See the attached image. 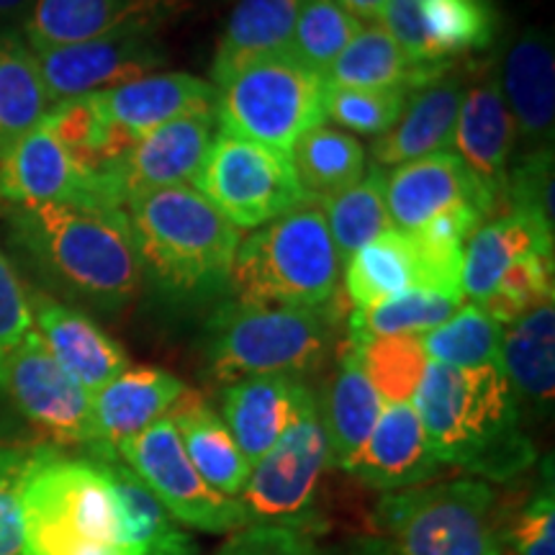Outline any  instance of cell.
<instances>
[{
	"mask_svg": "<svg viewBox=\"0 0 555 555\" xmlns=\"http://www.w3.org/2000/svg\"><path fill=\"white\" fill-rule=\"evenodd\" d=\"M9 227L31 268L60 294L116 311L142 288L144 268L124 208L18 204L9 208Z\"/></svg>",
	"mask_w": 555,
	"mask_h": 555,
	"instance_id": "1",
	"label": "cell"
},
{
	"mask_svg": "<svg viewBox=\"0 0 555 555\" xmlns=\"http://www.w3.org/2000/svg\"><path fill=\"white\" fill-rule=\"evenodd\" d=\"M412 406L442 466L466 468L496 481L530 466L532 446L519 433V404L502 363H429Z\"/></svg>",
	"mask_w": 555,
	"mask_h": 555,
	"instance_id": "2",
	"label": "cell"
},
{
	"mask_svg": "<svg viewBox=\"0 0 555 555\" xmlns=\"http://www.w3.org/2000/svg\"><path fill=\"white\" fill-rule=\"evenodd\" d=\"M142 268L172 296H217L229 288L242 242L234 227L193 185L137 191L124 201Z\"/></svg>",
	"mask_w": 555,
	"mask_h": 555,
	"instance_id": "3",
	"label": "cell"
},
{
	"mask_svg": "<svg viewBox=\"0 0 555 555\" xmlns=\"http://www.w3.org/2000/svg\"><path fill=\"white\" fill-rule=\"evenodd\" d=\"M26 555H134L121 502L99 457L34 450L21 486Z\"/></svg>",
	"mask_w": 555,
	"mask_h": 555,
	"instance_id": "4",
	"label": "cell"
},
{
	"mask_svg": "<svg viewBox=\"0 0 555 555\" xmlns=\"http://www.w3.org/2000/svg\"><path fill=\"white\" fill-rule=\"evenodd\" d=\"M339 309L229 301L208 322L206 363L219 384L249 376H307L337 343Z\"/></svg>",
	"mask_w": 555,
	"mask_h": 555,
	"instance_id": "5",
	"label": "cell"
},
{
	"mask_svg": "<svg viewBox=\"0 0 555 555\" xmlns=\"http://www.w3.org/2000/svg\"><path fill=\"white\" fill-rule=\"evenodd\" d=\"M339 268L324 211L304 206L240 242L229 288L245 304L319 309L335 301Z\"/></svg>",
	"mask_w": 555,
	"mask_h": 555,
	"instance_id": "6",
	"label": "cell"
},
{
	"mask_svg": "<svg viewBox=\"0 0 555 555\" xmlns=\"http://www.w3.org/2000/svg\"><path fill=\"white\" fill-rule=\"evenodd\" d=\"M217 90L221 131L281 152L327 119V80L291 52L234 67Z\"/></svg>",
	"mask_w": 555,
	"mask_h": 555,
	"instance_id": "7",
	"label": "cell"
},
{
	"mask_svg": "<svg viewBox=\"0 0 555 555\" xmlns=\"http://www.w3.org/2000/svg\"><path fill=\"white\" fill-rule=\"evenodd\" d=\"M376 522L397 555H502L496 494L478 478L384 494Z\"/></svg>",
	"mask_w": 555,
	"mask_h": 555,
	"instance_id": "8",
	"label": "cell"
},
{
	"mask_svg": "<svg viewBox=\"0 0 555 555\" xmlns=\"http://www.w3.org/2000/svg\"><path fill=\"white\" fill-rule=\"evenodd\" d=\"M196 189L240 229H258L309 206L288 152L219 131Z\"/></svg>",
	"mask_w": 555,
	"mask_h": 555,
	"instance_id": "9",
	"label": "cell"
},
{
	"mask_svg": "<svg viewBox=\"0 0 555 555\" xmlns=\"http://www.w3.org/2000/svg\"><path fill=\"white\" fill-rule=\"evenodd\" d=\"M116 455L142 478L159 504L183 527L208 535H232L234 530L249 525L240 499L219 494L193 468L170 416L121 446Z\"/></svg>",
	"mask_w": 555,
	"mask_h": 555,
	"instance_id": "10",
	"label": "cell"
},
{
	"mask_svg": "<svg viewBox=\"0 0 555 555\" xmlns=\"http://www.w3.org/2000/svg\"><path fill=\"white\" fill-rule=\"evenodd\" d=\"M0 388L54 446L93 448L90 393L54 360L34 327L0 360Z\"/></svg>",
	"mask_w": 555,
	"mask_h": 555,
	"instance_id": "11",
	"label": "cell"
},
{
	"mask_svg": "<svg viewBox=\"0 0 555 555\" xmlns=\"http://www.w3.org/2000/svg\"><path fill=\"white\" fill-rule=\"evenodd\" d=\"M463 247H437L414 232L391 227L347 260L345 291L356 309L373 307L404 291L463 296Z\"/></svg>",
	"mask_w": 555,
	"mask_h": 555,
	"instance_id": "12",
	"label": "cell"
},
{
	"mask_svg": "<svg viewBox=\"0 0 555 555\" xmlns=\"http://www.w3.org/2000/svg\"><path fill=\"white\" fill-rule=\"evenodd\" d=\"M380 26L412 65L446 69L489 50L499 16L491 0H388Z\"/></svg>",
	"mask_w": 555,
	"mask_h": 555,
	"instance_id": "13",
	"label": "cell"
},
{
	"mask_svg": "<svg viewBox=\"0 0 555 555\" xmlns=\"http://www.w3.org/2000/svg\"><path fill=\"white\" fill-rule=\"evenodd\" d=\"M330 466V446L319 412L304 416L253 466L240 504L249 525H294L314 502Z\"/></svg>",
	"mask_w": 555,
	"mask_h": 555,
	"instance_id": "14",
	"label": "cell"
},
{
	"mask_svg": "<svg viewBox=\"0 0 555 555\" xmlns=\"http://www.w3.org/2000/svg\"><path fill=\"white\" fill-rule=\"evenodd\" d=\"M0 198L18 204H65L93 211H121L127 189L119 178L80 170L62 144L39 127L0 163Z\"/></svg>",
	"mask_w": 555,
	"mask_h": 555,
	"instance_id": "15",
	"label": "cell"
},
{
	"mask_svg": "<svg viewBox=\"0 0 555 555\" xmlns=\"http://www.w3.org/2000/svg\"><path fill=\"white\" fill-rule=\"evenodd\" d=\"M52 103L101 93L168 65V52L157 34H116L34 52Z\"/></svg>",
	"mask_w": 555,
	"mask_h": 555,
	"instance_id": "16",
	"label": "cell"
},
{
	"mask_svg": "<svg viewBox=\"0 0 555 555\" xmlns=\"http://www.w3.org/2000/svg\"><path fill=\"white\" fill-rule=\"evenodd\" d=\"M196 0H34L24 16V39L34 52L116 34H159Z\"/></svg>",
	"mask_w": 555,
	"mask_h": 555,
	"instance_id": "17",
	"label": "cell"
},
{
	"mask_svg": "<svg viewBox=\"0 0 555 555\" xmlns=\"http://www.w3.org/2000/svg\"><path fill=\"white\" fill-rule=\"evenodd\" d=\"M450 147L502 206L506 172L517 150V131L504 103L502 82L491 65L474 69V78L457 108Z\"/></svg>",
	"mask_w": 555,
	"mask_h": 555,
	"instance_id": "18",
	"label": "cell"
},
{
	"mask_svg": "<svg viewBox=\"0 0 555 555\" xmlns=\"http://www.w3.org/2000/svg\"><path fill=\"white\" fill-rule=\"evenodd\" d=\"M461 204H474L483 217L499 211L494 196L453 150L412 159L386 172L388 219L401 232H414L437 214Z\"/></svg>",
	"mask_w": 555,
	"mask_h": 555,
	"instance_id": "19",
	"label": "cell"
},
{
	"mask_svg": "<svg viewBox=\"0 0 555 555\" xmlns=\"http://www.w3.org/2000/svg\"><path fill=\"white\" fill-rule=\"evenodd\" d=\"M311 412H317V393L301 378L283 373L234 380L221 393V420L249 466Z\"/></svg>",
	"mask_w": 555,
	"mask_h": 555,
	"instance_id": "20",
	"label": "cell"
},
{
	"mask_svg": "<svg viewBox=\"0 0 555 555\" xmlns=\"http://www.w3.org/2000/svg\"><path fill=\"white\" fill-rule=\"evenodd\" d=\"M499 82L515 121L517 155L553 150L555 50L551 31L535 26L519 31L506 47Z\"/></svg>",
	"mask_w": 555,
	"mask_h": 555,
	"instance_id": "21",
	"label": "cell"
},
{
	"mask_svg": "<svg viewBox=\"0 0 555 555\" xmlns=\"http://www.w3.org/2000/svg\"><path fill=\"white\" fill-rule=\"evenodd\" d=\"M442 468L414 406L384 404L373 433L343 470L371 489L393 494L433 481Z\"/></svg>",
	"mask_w": 555,
	"mask_h": 555,
	"instance_id": "22",
	"label": "cell"
},
{
	"mask_svg": "<svg viewBox=\"0 0 555 555\" xmlns=\"http://www.w3.org/2000/svg\"><path fill=\"white\" fill-rule=\"evenodd\" d=\"M474 65L457 62L425 86L409 93L404 114L386 134L373 142V165H404L412 159L446 152L453 142V129Z\"/></svg>",
	"mask_w": 555,
	"mask_h": 555,
	"instance_id": "23",
	"label": "cell"
},
{
	"mask_svg": "<svg viewBox=\"0 0 555 555\" xmlns=\"http://www.w3.org/2000/svg\"><path fill=\"white\" fill-rule=\"evenodd\" d=\"M31 327L44 339L47 350L93 397L129 367L124 347L108 337L82 311L54 301L37 288H26Z\"/></svg>",
	"mask_w": 555,
	"mask_h": 555,
	"instance_id": "24",
	"label": "cell"
},
{
	"mask_svg": "<svg viewBox=\"0 0 555 555\" xmlns=\"http://www.w3.org/2000/svg\"><path fill=\"white\" fill-rule=\"evenodd\" d=\"M185 393V384L159 367H127L93 401V457H119L121 446L165 420L172 404Z\"/></svg>",
	"mask_w": 555,
	"mask_h": 555,
	"instance_id": "25",
	"label": "cell"
},
{
	"mask_svg": "<svg viewBox=\"0 0 555 555\" xmlns=\"http://www.w3.org/2000/svg\"><path fill=\"white\" fill-rule=\"evenodd\" d=\"M214 127L217 114H189L139 137L121 168L127 196L196 183L214 144Z\"/></svg>",
	"mask_w": 555,
	"mask_h": 555,
	"instance_id": "26",
	"label": "cell"
},
{
	"mask_svg": "<svg viewBox=\"0 0 555 555\" xmlns=\"http://www.w3.org/2000/svg\"><path fill=\"white\" fill-rule=\"evenodd\" d=\"M532 255H553V229L517 211H504L496 219L486 221L463 247V298L483 307L496 294L504 275L519 260Z\"/></svg>",
	"mask_w": 555,
	"mask_h": 555,
	"instance_id": "27",
	"label": "cell"
},
{
	"mask_svg": "<svg viewBox=\"0 0 555 555\" xmlns=\"http://www.w3.org/2000/svg\"><path fill=\"white\" fill-rule=\"evenodd\" d=\"M99 95L111 119L134 137H144L180 116L217 114L219 90L189 73H152Z\"/></svg>",
	"mask_w": 555,
	"mask_h": 555,
	"instance_id": "28",
	"label": "cell"
},
{
	"mask_svg": "<svg viewBox=\"0 0 555 555\" xmlns=\"http://www.w3.org/2000/svg\"><path fill=\"white\" fill-rule=\"evenodd\" d=\"M317 412L330 446V466L345 468V463L363 448L367 435L376 427L384 401L367 380L360 365L356 345L339 347V365L330 378L322 399L317 397Z\"/></svg>",
	"mask_w": 555,
	"mask_h": 555,
	"instance_id": "29",
	"label": "cell"
},
{
	"mask_svg": "<svg viewBox=\"0 0 555 555\" xmlns=\"http://www.w3.org/2000/svg\"><path fill=\"white\" fill-rule=\"evenodd\" d=\"M41 127L50 129L80 170L119 180L124 159L139 139L111 119L99 93L54 103Z\"/></svg>",
	"mask_w": 555,
	"mask_h": 555,
	"instance_id": "30",
	"label": "cell"
},
{
	"mask_svg": "<svg viewBox=\"0 0 555 555\" xmlns=\"http://www.w3.org/2000/svg\"><path fill=\"white\" fill-rule=\"evenodd\" d=\"M168 416L178 429L185 455L191 457L193 468L204 476V481L219 494L240 499L253 466L229 433L224 420L217 414V409L208 404L206 397L185 388Z\"/></svg>",
	"mask_w": 555,
	"mask_h": 555,
	"instance_id": "31",
	"label": "cell"
},
{
	"mask_svg": "<svg viewBox=\"0 0 555 555\" xmlns=\"http://www.w3.org/2000/svg\"><path fill=\"white\" fill-rule=\"evenodd\" d=\"M502 367L517 404L538 412L553 406L555 393V296L522 311L502 335Z\"/></svg>",
	"mask_w": 555,
	"mask_h": 555,
	"instance_id": "32",
	"label": "cell"
},
{
	"mask_svg": "<svg viewBox=\"0 0 555 555\" xmlns=\"http://www.w3.org/2000/svg\"><path fill=\"white\" fill-rule=\"evenodd\" d=\"M301 3L304 0H237L211 62L214 86L249 60L288 52Z\"/></svg>",
	"mask_w": 555,
	"mask_h": 555,
	"instance_id": "33",
	"label": "cell"
},
{
	"mask_svg": "<svg viewBox=\"0 0 555 555\" xmlns=\"http://www.w3.org/2000/svg\"><path fill=\"white\" fill-rule=\"evenodd\" d=\"M52 108L37 54L16 31L0 34V163Z\"/></svg>",
	"mask_w": 555,
	"mask_h": 555,
	"instance_id": "34",
	"label": "cell"
},
{
	"mask_svg": "<svg viewBox=\"0 0 555 555\" xmlns=\"http://www.w3.org/2000/svg\"><path fill=\"white\" fill-rule=\"evenodd\" d=\"M448 69V67H446ZM446 69H425L409 62L404 50L380 24L363 26L356 39L324 73L330 88H409L425 86Z\"/></svg>",
	"mask_w": 555,
	"mask_h": 555,
	"instance_id": "35",
	"label": "cell"
},
{
	"mask_svg": "<svg viewBox=\"0 0 555 555\" xmlns=\"http://www.w3.org/2000/svg\"><path fill=\"white\" fill-rule=\"evenodd\" d=\"M121 502L124 527L134 555H196V543L183 525L159 504L121 457H99Z\"/></svg>",
	"mask_w": 555,
	"mask_h": 555,
	"instance_id": "36",
	"label": "cell"
},
{
	"mask_svg": "<svg viewBox=\"0 0 555 555\" xmlns=\"http://www.w3.org/2000/svg\"><path fill=\"white\" fill-rule=\"evenodd\" d=\"M291 165L309 204L330 201L356 185L365 170V150L356 137L335 127L309 129L291 144Z\"/></svg>",
	"mask_w": 555,
	"mask_h": 555,
	"instance_id": "37",
	"label": "cell"
},
{
	"mask_svg": "<svg viewBox=\"0 0 555 555\" xmlns=\"http://www.w3.org/2000/svg\"><path fill=\"white\" fill-rule=\"evenodd\" d=\"M463 307V296L437 294V291H404L373 307L352 311L347 322V339L365 343L376 337L422 335L446 324Z\"/></svg>",
	"mask_w": 555,
	"mask_h": 555,
	"instance_id": "38",
	"label": "cell"
},
{
	"mask_svg": "<svg viewBox=\"0 0 555 555\" xmlns=\"http://www.w3.org/2000/svg\"><path fill=\"white\" fill-rule=\"evenodd\" d=\"M324 219L343 262L380 232L391 229L386 208V170H380V165H371L367 176L356 185L324 201Z\"/></svg>",
	"mask_w": 555,
	"mask_h": 555,
	"instance_id": "39",
	"label": "cell"
},
{
	"mask_svg": "<svg viewBox=\"0 0 555 555\" xmlns=\"http://www.w3.org/2000/svg\"><path fill=\"white\" fill-rule=\"evenodd\" d=\"M504 327L476 304H463L440 327L422 332L429 363L450 367H481L502 363Z\"/></svg>",
	"mask_w": 555,
	"mask_h": 555,
	"instance_id": "40",
	"label": "cell"
},
{
	"mask_svg": "<svg viewBox=\"0 0 555 555\" xmlns=\"http://www.w3.org/2000/svg\"><path fill=\"white\" fill-rule=\"evenodd\" d=\"M356 350L367 380L376 388L384 404H412L429 365L420 335L365 339L356 345Z\"/></svg>",
	"mask_w": 555,
	"mask_h": 555,
	"instance_id": "41",
	"label": "cell"
},
{
	"mask_svg": "<svg viewBox=\"0 0 555 555\" xmlns=\"http://www.w3.org/2000/svg\"><path fill=\"white\" fill-rule=\"evenodd\" d=\"M360 29L363 21L347 13L337 0H304L288 52L324 75Z\"/></svg>",
	"mask_w": 555,
	"mask_h": 555,
	"instance_id": "42",
	"label": "cell"
},
{
	"mask_svg": "<svg viewBox=\"0 0 555 555\" xmlns=\"http://www.w3.org/2000/svg\"><path fill=\"white\" fill-rule=\"evenodd\" d=\"M409 88H330L327 119L358 134H386L404 114Z\"/></svg>",
	"mask_w": 555,
	"mask_h": 555,
	"instance_id": "43",
	"label": "cell"
},
{
	"mask_svg": "<svg viewBox=\"0 0 555 555\" xmlns=\"http://www.w3.org/2000/svg\"><path fill=\"white\" fill-rule=\"evenodd\" d=\"M553 150L517 155L506 172L504 204L506 211L525 214L547 229H555L553 219Z\"/></svg>",
	"mask_w": 555,
	"mask_h": 555,
	"instance_id": "44",
	"label": "cell"
},
{
	"mask_svg": "<svg viewBox=\"0 0 555 555\" xmlns=\"http://www.w3.org/2000/svg\"><path fill=\"white\" fill-rule=\"evenodd\" d=\"M34 450L0 446V555H26L21 530V486Z\"/></svg>",
	"mask_w": 555,
	"mask_h": 555,
	"instance_id": "45",
	"label": "cell"
},
{
	"mask_svg": "<svg viewBox=\"0 0 555 555\" xmlns=\"http://www.w3.org/2000/svg\"><path fill=\"white\" fill-rule=\"evenodd\" d=\"M217 555H317V547L296 525L260 522L234 530Z\"/></svg>",
	"mask_w": 555,
	"mask_h": 555,
	"instance_id": "46",
	"label": "cell"
},
{
	"mask_svg": "<svg viewBox=\"0 0 555 555\" xmlns=\"http://www.w3.org/2000/svg\"><path fill=\"white\" fill-rule=\"evenodd\" d=\"M506 538L515 555H555V502L551 486L519 512Z\"/></svg>",
	"mask_w": 555,
	"mask_h": 555,
	"instance_id": "47",
	"label": "cell"
},
{
	"mask_svg": "<svg viewBox=\"0 0 555 555\" xmlns=\"http://www.w3.org/2000/svg\"><path fill=\"white\" fill-rule=\"evenodd\" d=\"M31 330V311L26 286L0 249V360Z\"/></svg>",
	"mask_w": 555,
	"mask_h": 555,
	"instance_id": "48",
	"label": "cell"
},
{
	"mask_svg": "<svg viewBox=\"0 0 555 555\" xmlns=\"http://www.w3.org/2000/svg\"><path fill=\"white\" fill-rule=\"evenodd\" d=\"M337 3L360 21H380L388 0H337Z\"/></svg>",
	"mask_w": 555,
	"mask_h": 555,
	"instance_id": "49",
	"label": "cell"
},
{
	"mask_svg": "<svg viewBox=\"0 0 555 555\" xmlns=\"http://www.w3.org/2000/svg\"><path fill=\"white\" fill-rule=\"evenodd\" d=\"M34 0H0V21L24 18Z\"/></svg>",
	"mask_w": 555,
	"mask_h": 555,
	"instance_id": "50",
	"label": "cell"
},
{
	"mask_svg": "<svg viewBox=\"0 0 555 555\" xmlns=\"http://www.w3.org/2000/svg\"><path fill=\"white\" fill-rule=\"evenodd\" d=\"M502 555H506V553H502Z\"/></svg>",
	"mask_w": 555,
	"mask_h": 555,
	"instance_id": "51",
	"label": "cell"
}]
</instances>
